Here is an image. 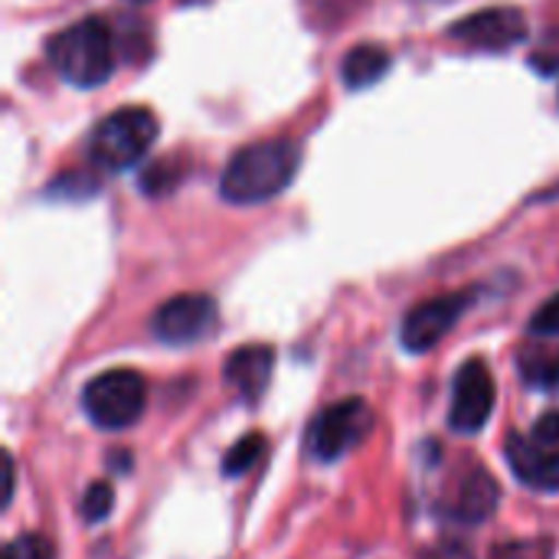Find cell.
Masks as SVG:
<instances>
[{
	"label": "cell",
	"instance_id": "6da1fadb",
	"mask_svg": "<svg viewBox=\"0 0 559 559\" xmlns=\"http://www.w3.org/2000/svg\"><path fill=\"white\" fill-rule=\"evenodd\" d=\"M298 164H301V151L292 138L255 141L233 154V160L219 177V193L226 203L236 206L269 203L292 187Z\"/></svg>",
	"mask_w": 559,
	"mask_h": 559
},
{
	"label": "cell",
	"instance_id": "7a4b0ae2",
	"mask_svg": "<svg viewBox=\"0 0 559 559\" xmlns=\"http://www.w3.org/2000/svg\"><path fill=\"white\" fill-rule=\"evenodd\" d=\"M52 69L75 88H98L115 72V39L105 20L85 16L46 43Z\"/></svg>",
	"mask_w": 559,
	"mask_h": 559
},
{
	"label": "cell",
	"instance_id": "3957f363",
	"mask_svg": "<svg viewBox=\"0 0 559 559\" xmlns=\"http://www.w3.org/2000/svg\"><path fill=\"white\" fill-rule=\"evenodd\" d=\"M157 141V118L141 105H124L102 118L88 134V157L102 170L134 167Z\"/></svg>",
	"mask_w": 559,
	"mask_h": 559
},
{
	"label": "cell",
	"instance_id": "277c9868",
	"mask_svg": "<svg viewBox=\"0 0 559 559\" xmlns=\"http://www.w3.org/2000/svg\"><path fill=\"white\" fill-rule=\"evenodd\" d=\"M147 403L144 377L134 370H105L82 390V409L98 429H124L141 419Z\"/></svg>",
	"mask_w": 559,
	"mask_h": 559
},
{
	"label": "cell",
	"instance_id": "5b68a950",
	"mask_svg": "<svg viewBox=\"0 0 559 559\" xmlns=\"http://www.w3.org/2000/svg\"><path fill=\"white\" fill-rule=\"evenodd\" d=\"M373 426V413L364 400L350 396L328 406L308 429V452L321 462H337L354 452Z\"/></svg>",
	"mask_w": 559,
	"mask_h": 559
},
{
	"label": "cell",
	"instance_id": "8992f818",
	"mask_svg": "<svg viewBox=\"0 0 559 559\" xmlns=\"http://www.w3.org/2000/svg\"><path fill=\"white\" fill-rule=\"evenodd\" d=\"M495 409V380L485 360H468L459 367L455 383H452V409H449V426L459 436H475L485 429Z\"/></svg>",
	"mask_w": 559,
	"mask_h": 559
},
{
	"label": "cell",
	"instance_id": "52a82bcc",
	"mask_svg": "<svg viewBox=\"0 0 559 559\" xmlns=\"http://www.w3.org/2000/svg\"><path fill=\"white\" fill-rule=\"evenodd\" d=\"M472 305V292H452V295H439V298H429L423 305H416L406 321H403V347L409 354H426L432 350L459 321L462 314L468 311Z\"/></svg>",
	"mask_w": 559,
	"mask_h": 559
},
{
	"label": "cell",
	"instance_id": "ba28073f",
	"mask_svg": "<svg viewBox=\"0 0 559 559\" xmlns=\"http://www.w3.org/2000/svg\"><path fill=\"white\" fill-rule=\"evenodd\" d=\"M151 328L164 344H197L216 328V301L210 295H177L154 311Z\"/></svg>",
	"mask_w": 559,
	"mask_h": 559
},
{
	"label": "cell",
	"instance_id": "9c48e42d",
	"mask_svg": "<svg viewBox=\"0 0 559 559\" xmlns=\"http://www.w3.org/2000/svg\"><path fill=\"white\" fill-rule=\"evenodd\" d=\"M449 36L475 49H511L527 39V20L518 7H488L472 16H462L449 26Z\"/></svg>",
	"mask_w": 559,
	"mask_h": 559
},
{
	"label": "cell",
	"instance_id": "30bf717a",
	"mask_svg": "<svg viewBox=\"0 0 559 559\" xmlns=\"http://www.w3.org/2000/svg\"><path fill=\"white\" fill-rule=\"evenodd\" d=\"M498 504H501V488L491 478V472L481 465H465L445 495V514L459 524H481L498 511Z\"/></svg>",
	"mask_w": 559,
	"mask_h": 559
},
{
	"label": "cell",
	"instance_id": "8fae6325",
	"mask_svg": "<svg viewBox=\"0 0 559 559\" xmlns=\"http://www.w3.org/2000/svg\"><path fill=\"white\" fill-rule=\"evenodd\" d=\"M508 465L518 481L537 491H559V452L554 445L537 442L534 436L511 432L504 442Z\"/></svg>",
	"mask_w": 559,
	"mask_h": 559
},
{
	"label": "cell",
	"instance_id": "7c38bea8",
	"mask_svg": "<svg viewBox=\"0 0 559 559\" xmlns=\"http://www.w3.org/2000/svg\"><path fill=\"white\" fill-rule=\"evenodd\" d=\"M272 370H275V350L269 344H246L226 357L223 377L242 403H255L265 393Z\"/></svg>",
	"mask_w": 559,
	"mask_h": 559
},
{
	"label": "cell",
	"instance_id": "4fadbf2b",
	"mask_svg": "<svg viewBox=\"0 0 559 559\" xmlns=\"http://www.w3.org/2000/svg\"><path fill=\"white\" fill-rule=\"evenodd\" d=\"M390 66H393V56H390L383 46L364 43V46H354V49L344 56V62H341V79H344L347 88L360 92V88L377 85V82L390 72Z\"/></svg>",
	"mask_w": 559,
	"mask_h": 559
},
{
	"label": "cell",
	"instance_id": "5bb4252c",
	"mask_svg": "<svg viewBox=\"0 0 559 559\" xmlns=\"http://www.w3.org/2000/svg\"><path fill=\"white\" fill-rule=\"evenodd\" d=\"M521 380L534 390L544 393H559V354L550 350H524L521 360Z\"/></svg>",
	"mask_w": 559,
	"mask_h": 559
},
{
	"label": "cell",
	"instance_id": "9a60e30c",
	"mask_svg": "<svg viewBox=\"0 0 559 559\" xmlns=\"http://www.w3.org/2000/svg\"><path fill=\"white\" fill-rule=\"evenodd\" d=\"M262 452H265V439L262 436H246V439H239L229 452H226V459H223V475H242V472H249L259 459H262Z\"/></svg>",
	"mask_w": 559,
	"mask_h": 559
},
{
	"label": "cell",
	"instance_id": "2e32d148",
	"mask_svg": "<svg viewBox=\"0 0 559 559\" xmlns=\"http://www.w3.org/2000/svg\"><path fill=\"white\" fill-rule=\"evenodd\" d=\"M111 504H115V488L108 481H92L85 488V495H82L79 511H82V518L88 524H98V521H105L111 514Z\"/></svg>",
	"mask_w": 559,
	"mask_h": 559
},
{
	"label": "cell",
	"instance_id": "e0dca14e",
	"mask_svg": "<svg viewBox=\"0 0 559 559\" xmlns=\"http://www.w3.org/2000/svg\"><path fill=\"white\" fill-rule=\"evenodd\" d=\"M488 559H554V540L534 537V540H511L491 550Z\"/></svg>",
	"mask_w": 559,
	"mask_h": 559
},
{
	"label": "cell",
	"instance_id": "ac0fdd59",
	"mask_svg": "<svg viewBox=\"0 0 559 559\" xmlns=\"http://www.w3.org/2000/svg\"><path fill=\"white\" fill-rule=\"evenodd\" d=\"M531 334H537V337H559V292L534 311Z\"/></svg>",
	"mask_w": 559,
	"mask_h": 559
},
{
	"label": "cell",
	"instance_id": "d6986e66",
	"mask_svg": "<svg viewBox=\"0 0 559 559\" xmlns=\"http://www.w3.org/2000/svg\"><path fill=\"white\" fill-rule=\"evenodd\" d=\"M3 559H52V550L43 537L29 534V537H16L13 544H7Z\"/></svg>",
	"mask_w": 559,
	"mask_h": 559
},
{
	"label": "cell",
	"instance_id": "ffe728a7",
	"mask_svg": "<svg viewBox=\"0 0 559 559\" xmlns=\"http://www.w3.org/2000/svg\"><path fill=\"white\" fill-rule=\"evenodd\" d=\"M534 439L544 442V445H559V409H554V413H547V416L537 419Z\"/></svg>",
	"mask_w": 559,
	"mask_h": 559
},
{
	"label": "cell",
	"instance_id": "44dd1931",
	"mask_svg": "<svg viewBox=\"0 0 559 559\" xmlns=\"http://www.w3.org/2000/svg\"><path fill=\"white\" fill-rule=\"evenodd\" d=\"M423 559H472V557H468V550H465V547H455V544H442V547H436L432 554H426Z\"/></svg>",
	"mask_w": 559,
	"mask_h": 559
},
{
	"label": "cell",
	"instance_id": "7402d4cb",
	"mask_svg": "<svg viewBox=\"0 0 559 559\" xmlns=\"http://www.w3.org/2000/svg\"><path fill=\"white\" fill-rule=\"evenodd\" d=\"M13 498V459L3 455V504H10Z\"/></svg>",
	"mask_w": 559,
	"mask_h": 559
},
{
	"label": "cell",
	"instance_id": "603a6c76",
	"mask_svg": "<svg viewBox=\"0 0 559 559\" xmlns=\"http://www.w3.org/2000/svg\"><path fill=\"white\" fill-rule=\"evenodd\" d=\"M180 3H203V0H180Z\"/></svg>",
	"mask_w": 559,
	"mask_h": 559
},
{
	"label": "cell",
	"instance_id": "cb8c5ba5",
	"mask_svg": "<svg viewBox=\"0 0 559 559\" xmlns=\"http://www.w3.org/2000/svg\"><path fill=\"white\" fill-rule=\"evenodd\" d=\"M134 3H144V0H134Z\"/></svg>",
	"mask_w": 559,
	"mask_h": 559
}]
</instances>
